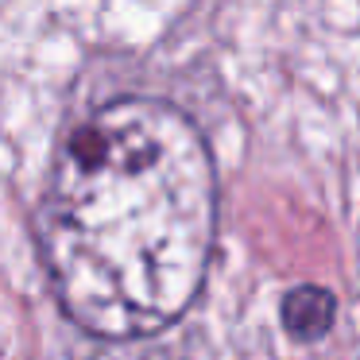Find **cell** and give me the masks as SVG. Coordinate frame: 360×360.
<instances>
[{
  "mask_svg": "<svg viewBox=\"0 0 360 360\" xmlns=\"http://www.w3.org/2000/svg\"><path fill=\"white\" fill-rule=\"evenodd\" d=\"M217 171L198 124L163 97H112L66 132L39 205L55 302L101 341L171 329L205 287Z\"/></svg>",
  "mask_w": 360,
  "mask_h": 360,
  "instance_id": "6da1fadb",
  "label": "cell"
},
{
  "mask_svg": "<svg viewBox=\"0 0 360 360\" xmlns=\"http://www.w3.org/2000/svg\"><path fill=\"white\" fill-rule=\"evenodd\" d=\"M279 314H283V329H287L295 341L314 345V341H321V337L333 329L337 298H333V290L318 287V283H306V287L287 290Z\"/></svg>",
  "mask_w": 360,
  "mask_h": 360,
  "instance_id": "7a4b0ae2",
  "label": "cell"
}]
</instances>
